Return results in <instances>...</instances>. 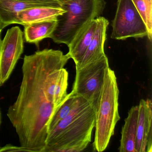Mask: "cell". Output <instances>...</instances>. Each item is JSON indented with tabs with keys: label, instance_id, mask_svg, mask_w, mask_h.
I'll return each mask as SVG.
<instances>
[{
	"label": "cell",
	"instance_id": "20",
	"mask_svg": "<svg viewBox=\"0 0 152 152\" xmlns=\"http://www.w3.org/2000/svg\"><path fill=\"white\" fill-rule=\"evenodd\" d=\"M147 5L151 10H152V0H145Z\"/></svg>",
	"mask_w": 152,
	"mask_h": 152
},
{
	"label": "cell",
	"instance_id": "19",
	"mask_svg": "<svg viewBox=\"0 0 152 152\" xmlns=\"http://www.w3.org/2000/svg\"><path fill=\"white\" fill-rule=\"evenodd\" d=\"M30 152L25 148L22 146H16L11 145H7L3 147H0V152Z\"/></svg>",
	"mask_w": 152,
	"mask_h": 152
},
{
	"label": "cell",
	"instance_id": "8",
	"mask_svg": "<svg viewBox=\"0 0 152 152\" xmlns=\"http://www.w3.org/2000/svg\"><path fill=\"white\" fill-rule=\"evenodd\" d=\"M152 104L151 99L140 100L138 105L137 152H151L152 145Z\"/></svg>",
	"mask_w": 152,
	"mask_h": 152
},
{
	"label": "cell",
	"instance_id": "2",
	"mask_svg": "<svg viewBox=\"0 0 152 152\" xmlns=\"http://www.w3.org/2000/svg\"><path fill=\"white\" fill-rule=\"evenodd\" d=\"M95 121L93 107L86 99L76 96L69 114L48 134L42 152L83 151L91 141Z\"/></svg>",
	"mask_w": 152,
	"mask_h": 152
},
{
	"label": "cell",
	"instance_id": "15",
	"mask_svg": "<svg viewBox=\"0 0 152 152\" xmlns=\"http://www.w3.org/2000/svg\"><path fill=\"white\" fill-rule=\"evenodd\" d=\"M57 23L56 19L25 26L23 33L26 41L38 47L40 42L46 38H50Z\"/></svg>",
	"mask_w": 152,
	"mask_h": 152
},
{
	"label": "cell",
	"instance_id": "23",
	"mask_svg": "<svg viewBox=\"0 0 152 152\" xmlns=\"http://www.w3.org/2000/svg\"><path fill=\"white\" fill-rule=\"evenodd\" d=\"M0 122H1V113H0Z\"/></svg>",
	"mask_w": 152,
	"mask_h": 152
},
{
	"label": "cell",
	"instance_id": "10",
	"mask_svg": "<svg viewBox=\"0 0 152 152\" xmlns=\"http://www.w3.org/2000/svg\"><path fill=\"white\" fill-rule=\"evenodd\" d=\"M68 79V72L64 68L53 70L47 77V96L56 109L67 96Z\"/></svg>",
	"mask_w": 152,
	"mask_h": 152
},
{
	"label": "cell",
	"instance_id": "4",
	"mask_svg": "<svg viewBox=\"0 0 152 152\" xmlns=\"http://www.w3.org/2000/svg\"><path fill=\"white\" fill-rule=\"evenodd\" d=\"M105 0H68L62 3L65 12L57 18L56 29L50 36L55 43L68 46L79 30L87 23L100 16L106 7Z\"/></svg>",
	"mask_w": 152,
	"mask_h": 152
},
{
	"label": "cell",
	"instance_id": "22",
	"mask_svg": "<svg viewBox=\"0 0 152 152\" xmlns=\"http://www.w3.org/2000/svg\"><path fill=\"white\" fill-rule=\"evenodd\" d=\"M1 28H0V43H1Z\"/></svg>",
	"mask_w": 152,
	"mask_h": 152
},
{
	"label": "cell",
	"instance_id": "11",
	"mask_svg": "<svg viewBox=\"0 0 152 152\" xmlns=\"http://www.w3.org/2000/svg\"><path fill=\"white\" fill-rule=\"evenodd\" d=\"M97 18L84 25L75 35L69 45L68 55L75 64L82 58L89 46L97 26Z\"/></svg>",
	"mask_w": 152,
	"mask_h": 152
},
{
	"label": "cell",
	"instance_id": "3",
	"mask_svg": "<svg viewBox=\"0 0 152 152\" xmlns=\"http://www.w3.org/2000/svg\"><path fill=\"white\" fill-rule=\"evenodd\" d=\"M119 91L114 72L108 67L105 71L104 82L96 113L94 151L106 149L120 119L118 112Z\"/></svg>",
	"mask_w": 152,
	"mask_h": 152
},
{
	"label": "cell",
	"instance_id": "21",
	"mask_svg": "<svg viewBox=\"0 0 152 152\" xmlns=\"http://www.w3.org/2000/svg\"><path fill=\"white\" fill-rule=\"evenodd\" d=\"M59 1V2L61 3V4H62V3H64V2L65 1H68V0H58Z\"/></svg>",
	"mask_w": 152,
	"mask_h": 152
},
{
	"label": "cell",
	"instance_id": "1",
	"mask_svg": "<svg viewBox=\"0 0 152 152\" xmlns=\"http://www.w3.org/2000/svg\"><path fill=\"white\" fill-rule=\"evenodd\" d=\"M70 58L68 54L49 49L24 58L19 94L7 115L15 129L21 146L30 152L43 151L48 124L56 109L47 96L48 75L55 69L64 68Z\"/></svg>",
	"mask_w": 152,
	"mask_h": 152
},
{
	"label": "cell",
	"instance_id": "9",
	"mask_svg": "<svg viewBox=\"0 0 152 152\" xmlns=\"http://www.w3.org/2000/svg\"><path fill=\"white\" fill-rule=\"evenodd\" d=\"M97 26L89 46L80 60L75 64L76 69L97 60L105 55L104 44L106 39V31L109 22L103 17L97 18Z\"/></svg>",
	"mask_w": 152,
	"mask_h": 152
},
{
	"label": "cell",
	"instance_id": "18",
	"mask_svg": "<svg viewBox=\"0 0 152 152\" xmlns=\"http://www.w3.org/2000/svg\"><path fill=\"white\" fill-rule=\"evenodd\" d=\"M23 2L41 4L47 7L61 8L62 4L58 0H18Z\"/></svg>",
	"mask_w": 152,
	"mask_h": 152
},
{
	"label": "cell",
	"instance_id": "7",
	"mask_svg": "<svg viewBox=\"0 0 152 152\" xmlns=\"http://www.w3.org/2000/svg\"><path fill=\"white\" fill-rule=\"evenodd\" d=\"M24 33L20 27L14 26L7 31L0 43V86L12 74L24 50Z\"/></svg>",
	"mask_w": 152,
	"mask_h": 152
},
{
	"label": "cell",
	"instance_id": "6",
	"mask_svg": "<svg viewBox=\"0 0 152 152\" xmlns=\"http://www.w3.org/2000/svg\"><path fill=\"white\" fill-rule=\"evenodd\" d=\"M112 27L111 38L115 39H138L148 35L146 25L132 0H117Z\"/></svg>",
	"mask_w": 152,
	"mask_h": 152
},
{
	"label": "cell",
	"instance_id": "16",
	"mask_svg": "<svg viewBox=\"0 0 152 152\" xmlns=\"http://www.w3.org/2000/svg\"><path fill=\"white\" fill-rule=\"evenodd\" d=\"M76 96L72 92L67 94L64 100L55 109L48 124V134L69 114L73 107Z\"/></svg>",
	"mask_w": 152,
	"mask_h": 152
},
{
	"label": "cell",
	"instance_id": "12",
	"mask_svg": "<svg viewBox=\"0 0 152 152\" xmlns=\"http://www.w3.org/2000/svg\"><path fill=\"white\" fill-rule=\"evenodd\" d=\"M138 118V105L133 106L128 113L121 131L119 150L121 152H137V126Z\"/></svg>",
	"mask_w": 152,
	"mask_h": 152
},
{
	"label": "cell",
	"instance_id": "5",
	"mask_svg": "<svg viewBox=\"0 0 152 152\" xmlns=\"http://www.w3.org/2000/svg\"><path fill=\"white\" fill-rule=\"evenodd\" d=\"M109 67L104 55L96 61L76 69L72 92L86 99L96 113L104 82L105 71Z\"/></svg>",
	"mask_w": 152,
	"mask_h": 152
},
{
	"label": "cell",
	"instance_id": "14",
	"mask_svg": "<svg viewBox=\"0 0 152 152\" xmlns=\"http://www.w3.org/2000/svg\"><path fill=\"white\" fill-rule=\"evenodd\" d=\"M65 12L62 8L39 7L27 9L18 12L19 24L25 26L57 18Z\"/></svg>",
	"mask_w": 152,
	"mask_h": 152
},
{
	"label": "cell",
	"instance_id": "17",
	"mask_svg": "<svg viewBox=\"0 0 152 152\" xmlns=\"http://www.w3.org/2000/svg\"><path fill=\"white\" fill-rule=\"evenodd\" d=\"M134 6L142 17L146 25L148 31V38L152 40V10L148 8L145 0H132Z\"/></svg>",
	"mask_w": 152,
	"mask_h": 152
},
{
	"label": "cell",
	"instance_id": "13",
	"mask_svg": "<svg viewBox=\"0 0 152 152\" xmlns=\"http://www.w3.org/2000/svg\"><path fill=\"white\" fill-rule=\"evenodd\" d=\"M47 7L41 4L29 3L18 0H0V28L2 31L8 26L18 24V12L31 8Z\"/></svg>",
	"mask_w": 152,
	"mask_h": 152
}]
</instances>
